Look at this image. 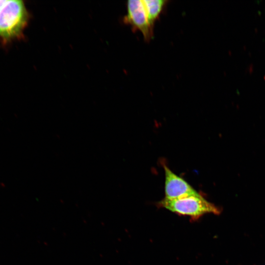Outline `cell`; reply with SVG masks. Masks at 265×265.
<instances>
[{"mask_svg": "<svg viewBox=\"0 0 265 265\" xmlns=\"http://www.w3.org/2000/svg\"><path fill=\"white\" fill-rule=\"evenodd\" d=\"M157 205L179 215L197 219L206 213L218 214L220 210L200 194L169 200L163 198Z\"/></svg>", "mask_w": 265, "mask_h": 265, "instance_id": "6da1fadb", "label": "cell"}, {"mask_svg": "<svg viewBox=\"0 0 265 265\" xmlns=\"http://www.w3.org/2000/svg\"><path fill=\"white\" fill-rule=\"evenodd\" d=\"M27 13L21 0H6L0 8V36L10 38L19 35L27 21Z\"/></svg>", "mask_w": 265, "mask_h": 265, "instance_id": "7a4b0ae2", "label": "cell"}, {"mask_svg": "<svg viewBox=\"0 0 265 265\" xmlns=\"http://www.w3.org/2000/svg\"><path fill=\"white\" fill-rule=\"evenodd\" d=\"M127 9L124 22L131 25L134 30H139L145 40H150L154 35V27L149 23L143 0H128Z\"/></svg>", "mask_w": 265, "mask_h": 265, "instance_id": "3957f363", "label": "cell"}, {"mask_svg": "<svg viewBox=\"0 0 265 265\" xmlns=\"http://www.w3.org/2000/svg\"><path fill=\"white\" fill-rule=\"evenodd\" d=\"M162 165L165 174V197L172 200L200 194L186 181L172 172L165 163Z\"/></svg>", "mask_w": 265, "mask_h": 265, "instance_id": "277c9868", "label": "cell"}, {"mask_svg": "<svg viewBox=\"0 0 265 265\" xmlns=\"http://www.w3.org/2000/svg\"><path fill=\"white\" fill-rule=\"evenodd\" d=\"M150 25L154 27L168 0H143Z\"/></svg>", "mask_w": 265, "mask_h": 265, "instance_id": "5b68a950", "label": "cell"}, {"mask_svg": "<svg viewBox=\"0 0 265 265\" xmlns=\"http://www.w3.org/2000/svg\"><path fill=\"white\" fill-rule=\"evenodd\" d=\"M6 0H0V8L2 7V6L4 4V3L6 2Z\"/></svg>", "mask_w": 265, "mask_h": 265, "instance_id": "8992f818", "label": "cell"}]
</instances>
